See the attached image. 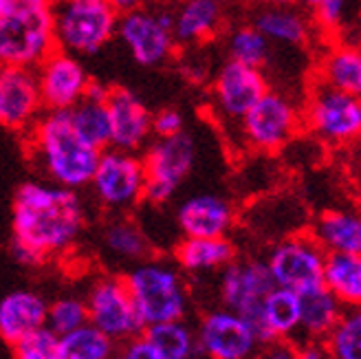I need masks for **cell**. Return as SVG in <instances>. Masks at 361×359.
Returning a JSON list of instances; mask_svg holds the SVG:
<instances>
[{"mask_svg": "<svg viewBox=\"0 0 361 359\" xmlns=\"http://www.w3.org/2000/svg\"><path fill=\"white\" fill-rule=\"evenodd\" d=\"M86 229L80 192L31 178L18 185L11 205L9 251L23 267H42L73 249Z\"/></svg>", "mask_w": 361, "mask_h": 359, "instance_id": "1", "label": "cell"}, {"mask_svg": "<svg viewBox=\"0 0 361 359\" xmlns=\"http://www.w3.org/2000/svg\"><path fill=\"white\" fill-rule=\"evenodd\" d=\"M25 150L42 181L82 192L93 178L99 150L80 139L68 113L44 111L23 135Z\"/></svg>", "mask_w": 361, "mask_h": 359, "instance_id": "2", "label": "cell"}, {"mask_svg": "<svg viewBox=\"0 0 361 359\" xmlns=\"http://www.w3.org/2000/svg\"><path fill=\"white\" fill-rule=\"evenodd\" d=\"M56 49L51 3L7 0L0 9V66L35 71Z\"/></svg>", "mask_w": 361, "mask_h": 359, "instance_id": "3", "label": "cell"}, {"mask_svg": "<svg viewBox=\"0 0 361 359\" xmlns=\"http://www.w3.org/2000/svg\"><path fill=\"white\" fill-rule=\"evenodd\" d=\"M123 282L146 329L188 317L190 289L174 262L159 258L137 262L123 274Z\"/></svg>", "mask_w": 361, "mask_h": 359, "instance_id": "4", "label": "cell"}, {"mask_svg": "<svg viewBox=\"0 0 361 359\" xmlns=\"http://www.w3.org/2000/svg\"><path fill=\"white\" fill-rule=\"evenodd\" d=\"M119 16L111 0H53L56 44L82 60L97 56L117 38Z\"/></svg>", "mask_w": 361, "mask_h": 359, "instance_id": "5", "label": "cell"}, {"mask_svg": "<svg viewBox=\"0 0 361 359\" xmlns=\"http://www.w3.org/2000/svg\"><path fill=\"white\" fill-rule=\"evenodd\" d=\"M117 40L139 66H166L178 53L172 33V7L154 0L141 9L121 13L117 25Z\"/></svg>", "mask_w": 361, "mask_h": 359, "instance_id": "6", "label": "cell"}, {"mask_svg": "<svg viewBox=\"0 0 361 359\" xmlns=\"http://www.w3.org/2000/svg\"><path fill=\"white\" fill-rule=\"evenodd\" d=\"M141 161L146 170L143 203L168 205L194 170L196 141L188 130L168 139H152L143 148Z\"/></svg>", "mask_w": 361, "mask_h": 359, "instance_id": "7", "label": "cell"}, {"mask_svg": "<svg viewBox=\"0 0 361 359\" xmlns=\"http://www.w3.org/2000/svg\"><path fill=\"white\" fill-rule=\"evenodd\" d=\"M302 128V109L282 91H269L238 123L243 143L254 152L274 154L295 139Z\"/></svg>", "mask_w": 361, "mask_h": 359, "instance_id": "8", "label": "cell"}, {"mask_svg": "<svg viewBox=\"0 0 361 359\" xmlns=\"http://www.w3.org/2000/svg\"><path fill=\"white\" fill-rule=\"evenodd\" d=\"M88 190L102 209L111 214H128L143 203L146 170L141 154L117 148L102 150Z\"/></svg>", "mask_w": 361, "mask_h": 359, "instance_id": "9", "label": "cell"}, {"mask_svg": "<svg viewBox=\"0 0 361 359\" xmlns=\"http://www.w3.org/2000/svg\"><path fill=\"white\" fill-rule=\"evenodd\" d=\"M274 289L276 284L271 280L264 260L236 258L219 272V298L223 309L238 313L243 320H247L260 346L271 342L262 322V302Z\"/></svg>", "mask_w": 361, "mask_h": 359, "instance_id": "10", "label": "cell"}, {"mask_svg": "<svg viewBox=\"0 0 361 359\" xmlns=\"http://www.w3.org/2000/svg\"><path fill=\"white\" fill-rule=\"evenodd\" d=\"M84 302L88 324L111 337L117 346L146 331L141 317L137 315L133 298L126 289L123 276L102 274L93 278L84 293Z\"/></svg>", "mask_w": 361, "mask_h": 359, "instance_id": "11", "label": "cell"}, {"mask_svg": "<svg viewBox=\"0 0 361 359\" xmlns=\"http://www.w3.org/2000/svg\"><path fill=\"white\" fill-rule=\"evenodd\" d=\"M302 126L324 143L346 146L361 135V99L315 82L302 106Z\"/></svg>", "mask_w": 361, "mask_h": 359, "instance_id": "12", "label": "cell"}, {"mask_svg": "<svg viewBox=\"0 0 361 359\" xmlns=\"http://www.w3.org/2000/svg\"><path fill=\"white\" fill-rule=\"evenodd\" d=\"M324 260H326V251L313 241L311 234H291L271 247L264 264L278 289L304 293L322 286Z\"/></svg>", "mask_w": 361, "mask_h": 359, "instance_id": "13", "label": "cell"}, {"mask_svg": "<svg viewBox=\"0 0 361 359\" xmlns=\"http://www.w3.org/2000/svg\"><path fill=\"white\" fill-rule=\"evenodd\" d=\"M271 86L262 68L225 60L209 80V106L223 123H231L238 128L243 117L251 111V106Z\"/></svg>", "mask_w": 361, "mask_h": 359, "instance_id": "14", "label": "cell"}, {"mask_svg": "<svg viewBox=\"0 0 361 359\" xmlns=\"http://www.w3.org/2000/svg\"><path fill=\"white\" fill-rule=\"evenodd\" d=\"M198 357L203 359H256L260 342L247 320L227 309L205 311L194 329Z\"/></svg>", "mask_w": 361, "mask_h": 359, "instance_id": "15", "label": "cell"}, {"mask_svg": "<svg viewBox=\"0 0 361 359\" xmlns=\"http://www.w3.org/2000/svg\"><path fill=\"white\" fill-rule=\"evenodd\" d=\"M35 80H38V91L44 111L62 113L80 104L86 97L90 84H93V78L84 66V60L60 49L53 51L35 68Z\"/></svg>", "mask_w": 361, "mask_h": 359, "instance_id": "16", "label": "cell"}, {"mask_svg": "<svg viewBox=\"0 0 361 359\" xmlns=\"http://www.w3.org/2000/svg\"><path fill=\"white\" fill-rule=\"evenodd\" d=\"M106 106L111 117V148L141 154L152 141V111L146 102L130 88L111 86Z\"/></svg>", "mask_w": 361, "mask_h": 359, "instance_id": "17", "label": "cell"}, {"mask_svg": "<svg viewBox=\"0 0 361 359\" xmlns=\"http://www.w3.org/2000/svg\"><path fill=\"white\" fill-rule=\"evenodd\" d=\"M42 113L35 71L0 66V126L25 135Z\"/></svg>", "mask_w": 361, "mask_h": 359, "instance_id": "18", "label": "cell"}, {"mask_svg": "<svg viewBox=\"0 0 361 359\" xmlns=\"http://www.w3.org/2000/svg\"><path fill=\"white\" fill-rule=\"evenodd\" d=\"M174 219L183 238H227L236 225V207L221 194L201 192L180 201Z\"/></svg>", "mask_w": 361, "mask_h": 359, "instance_id": "19", "label": "cell"}, {"mask_svg": "<svg viewBox=\"0 0 361 359\" xmlns=\"http://www.w3.org/2000/svg\"><path fill=\"white\" fill-rule=\"evenodd\" d=\"M227 29V9L214 0H185L172 7V33L178 51L203 49Z\"/></svg>", "mask_w": 361, "mask_h": 359, "instance_id": "20", "label": "cell"}, {"mask_svg": "<svg viewBox=\"0 0 361 359\" xmlns=\"http://www.w3.org/2000/svg\"><path fill=\"white\" fill-rule=\"evenodd\" d=\"M47 300L33 289H16L0 300V339L16 344L18 339L47 324Z\"/></svg>", "mask_w": 361, "mask_h": 359, "instance_id": "21", "label": "cell"}, {"mask_svg": "<svg viewBox=\"0 0 361 359\" xmlns=\"http://www.w3.org/2000/svg\"><path fill=\"white\" fill-rule=\"evenodd\" d=\"M249 23L274 47H288V49L304 47L311 40L313 33V20L298 5L256 9Z\"/></svg>", "mask_w": 361, "mask_h": 359, "instance_id": "22", "label": "cell"}, {"mask_svg": "<svg viewBox=\"0 0 361 359\" xmlns=\"http://www.w3.org/2000/svg\"><path fill=\"white\" fill-rule=\"evenodd\" d=\"M108 91H111V86L93 80L86 97L71 111H66L68 121L73 126V130L80 135V139L99 152L111 148V117H108L106 106Z\"/></svg>", "mask_w": 361, "mask_h": 359, "instance_id": "23", "label": "cell"}, {"mask_svg": "<svg viewBox=\"0 0 361 359\" xmlns=\"http://www.w3.org/2000/svg\"><path fill=\"white\" fill-rule=\"evenodd\" d=\"M313 241L326 254L361 256V212L353 209H326L313 221Z\"/></svg>", "mask_w": 361, "mask_h": 359, "instance_id": "24", "label": "cell"}, {"mask_svg": "<svg viewBox=\"0 0 361 359\" xmlns=\"http://www.w3.org/2000/svg\"><path fill=\"white\" fill-rule=\"evenodd\" d=\"M238 256L236 245L227 238H180L172 249L174 264L188 276L221 272Z\"/></svg>", "mask_w": 361, "mask_h": 359, "instance_id": "25", "label": "cell"}, {"mask_svg": "<svg viewBox=\"0 0 361 359\" xmlns=\"http://www.w3.org/2000/svg\"><path fill=\"white\" fill-rule=\"evenodd\" d=\"M300 296V342H324L339 322L344 307L326 286H315Z\"/></svg>", "mask_w": 361, "mask_h": 359, "instance_id": "26", "label": "cell"}, {"mask_svg": "<svg viewBox=\"0 0 361 359\" xmlns=\"http://www.w3.org/2000/svg\"><path fill=\"white\" fill-rule=\"evenodd\" d=\"M102 243L106 251L117 260L126 262H143L152 258L154 247L143 231L128 214H115L102 229Z\"/></svg>", "mask_w": 361, "mask_h": 359, "instance_id": "27", "label": "cell"}, {"mask_svg": "<svg viewBox=\"0 0 361 359\" xmlns=\"http://www.w3.org/2000/svg\"><path fill=\"white\" fill-rule=\"evenodd\" d=\"M317 82L361 99V49L350 44L329 49L317 64Z\"/></svg>", "mask_w": 361, "mask_h": 359, "instance_id": "28", "label": "cell"}, {"mask_svg": "<svg viewBox=\"0 0 361 359\" xmlns=\"http://www.w3.org/2000/svg\"><path fill=\"white\" fill-rule=\"evenodd\" d=\"M322 284L344 309L361 307V256L326 254Z\"/></svg>", "mask_w": 361, "mask_h": 359, "instance_id": "29", "label": "cell"}, {"mask_svg": "<svg viewBox=\"0 0 361 359\" xmlns=\"http://www.w3.org/2000/svg\"><path fill=\"white\" fill-rule=\"evenodd\" d=\"M223 44H225V60L238 62L245 66L262 68L274 58V44L251 25V23H238L233 27H227L223 31Z\"/></svg>", "mask_w": 361, "mask_h": 359, "instance_id": "30", "label": "cell"}, {"mask_svg": "<svg viewBox=\"0 0 361 359\" xmlns=\"http://www.w3.org/2000/svg\"><path fill=\"white\" fill-rule=\"evenodd\" d=\"M262 322L271 339H293V342H298L300 296L276 286L262 302Z\"/></svg>", "mask_w": 361, "mask_h": 359, "instance_id": "31", "label": "cell"}, {"mask_svg": "<svg viewBox=\"0 0 361 359\" xmlns=\"http://www.w3.org/2000/svg\"><path fill=\"white\" fill-rule=\"evenodd\" d=\"M143 335L159 351L161 359H198L196 333L194 327L188 324V320L148 327Z\"/></svg>", "mask_w": 361, "mask_h": 359, "instance_id": "32", "label": "cell"}, {"mask_svg": "<svg viewBox=\"0 0 361 359\" xmlns=\"http://www.w3.org/2000/svg\"><path fill=\"white\" fill-rule=\"evenodd\" d=\"M117 344L95 327L84 324L75 331L58 337L56 359H111Z\"/></svg>", "mask_w": 361, "mask_h": 359, "instance_id": "33", "label": "cell"}, {"mask_svg": "<svg viewBox=\"0 0 361 359\" xmlns=\"http://www.w3.org/2000/svg\"><path fill=\"white\" fill-rule=\"evenodd\" d=\"M324 344L333 359H361V307L344 309Z\"/></svg>", "mask_w": 361, "mask_h": 359, "instance_id": "34", "label": "cell"}, {"mask_svg": "<svg viewBox=\"0 0 361 359\" xmlns=\"http://www.w3.org/2000/svg\"><path fill=\"white\" fill-rule=\"evenodd\" d=\"M88 324L86 302L80 296H60L47 304V329L58 337Z\"/></svg>", "mask_w": 361, "mask_h": 359, "instance_id": "35", "label": "cell"}, {"mask_svg": "<svg viewBox=\"0 0 361 359\" xmlns=\"http://www.w3.org/2000/svg\"><path fill=\"white\" fill-rule=\"evenodd\" d=\"M359 0H319L313 9V27L324 33L339 31L353 18Z\"/></svg>", "mask_w": 361, "mask_h": 359, "instance_id": "36", "label": "cell"}, {"mask_svg": "<svg viewBox=\"0 0 361 359\" xmlns=\"http://www.w3.org/2000/svg\"><path fill=\"white\" fill-rule=\"evenodd\" d=\"M13 359H56L58 335L47 327L33 331L11 344Z\"/></svg>", "mask_w": 361, "mask_h": 359, "instance_id": "37", "label": "cell"}, {"mask_svg": "<svg viewBox=\"0 0 361 359\" xmlns=\"http://www.w3.org/2000/svg\"><path fill=\"white\" fill-rule=\"evenodd\" d=\"M185 133V115L183 111L166 106L152 113V139H168Z\"/></svg>", "mask_w": 361, "mask_h": 359, "instance_id": "38", "label": "cell"}, {"mask_svg": "<svg viewBox=\"0 0 361 359\" xmlns=\"http://www.w3.org/2000/svg\"><path fill=\"white\" fill-rule=\"evenodd\" d=\"M117 355L121 359H161L159 351L152 346V342L146 337V335H137L128 342H123L117 346Z\"/></svg>", "mask_w": 361, "mask_h": 359, "instance_id": "39", "label": "cell"}, {"mask_svg": "<svg viewBox=\"0 0 361 359\" xmlns=\"http://www.w3.org/2000/svg\"><path fill=\"white\" fill-rule=\"evenodd\" d=\"M258 359H295L298 357V342L293 339H271V342L262 344Z\"/></svg>", "mask_w": 361, "mask_h": 359, "instance_id": "40", "label": "cell"}, {"mask_svg": "<svg viewBox=\"0 0 361 359\" xmlns=\"http://www.w3.org/2000/svg\"><path fill=\"white\" fill-rule=\"evenodd\" d=\"M295 359H333L329 346L324 342H298V357Z\"/></svg>", "mask_w": 361, "mask_h": 359, "instance_id": "41", "label": "cell"}, {"mask_svg": "<svg viewBox=\"0 0 361 359\" xmlns=\"http://www.w3.org/2000/svg\"><path fill=\"white\" fill-rule=\"evenodd\" d=\"M183 73L192 82H209L212 80L209 66L205 62H198V56H190V62L183 64Z\"/></svg>", "mask_w": 361, "mask_h": 359, "instance_id": "42", "label": "cell"}, {"mask_svg": "<svg viewBox=\"0 0 361 359\" xmlns=\"http://www.w3.org/2000/svg\"><path fill=\"white\" fill-rule=\"evenodd\" d=\"M111 3L119 13H128V11H135V9H141L154 3V0H111Z\"/></svg>", "mask_w": 361, "mask_h": 359, "instance_id": "43", "label": "cell"}, {"mask_svg": "<svg viewBox=\"0 0 361 359\" xmlns=\"http://www.w3.org/2000/svg\"><path fill=\"white\" fill-rule=\"evenodd\" d=\"M256 9L262 7H282V5H295V0H249Z\"/></svg>", "mask_w": 361, "mask_h": 359, "instance_id": "44", "label": "cell"}, {"mask_svg": "<svg viewBox=\"0 0 361 359\" xmlns=\"http://www.w3.org/2000/svg\"><path fill=\"white\" fill-rule=\"evenodd\" d=\"M317 3H319V0H295V5H298V7H302V9H311V11L315 9Z\"/></svg>", "mask_w": 361, "mask_h": 359, "instance_id": "45", "label": "cell"}, {"mask_svg": "<svg viewBox=\"0 0 361 359\" xmlns=\"http://www.w3.org/2000/svg\"><path fill=\"white\" fill-rule=\"evenodd\" d=\"M157 3L166 5V7H176V5H180V3H185V0H157Z\"/></svg>", "mask_w": 361, "mask_h": 359, "instance_id": "46", "label": "cell"}, {"mask_svg": "<svg viewBox=\"0 0 361 359\" xmlns=\"http://www.w3.org/2000/svg\"><path fill=\"white\" fill-rule=\"evenodd\" d=\"M214 3H219V5H223V7L227 9V7H231V5H236L238 0H214Z\"/></svg>", "mask_w": 361, "mask_h": 359, "instance_id": "47", "label": "cell"}, {"mask_svg": "<svg viewBox=\"0 0 361 359\" xmlns=\"http://www.w3.org/2000/svg\"><path fill=\"white\" fill-rule=\"evenodd\" d=\"M5 3H7V0H0V9H3V7H5Z\"/></svg>", "mask_w": 361, "mask_h": 359, "instance_id": "48", "label": "cell"}, {"mask_svg": "<svg viewBox=\"0 0 361 359\" xmlns=\"http://www.w3.org/2000/svg\"><path fill=\"white\" fill-rule=\"evenodd\" d=\"M111 359H121V357H119V355H117V353H115V355H113V357H111Z\"/></svg>", "mask_w": 361, "mask_h": 359, "instance_id": "49", "label": "cell"}, {"mask_svg": "<svg viewBox=\"0 0 361 359\" xmlns=\"http://www.w3.org/2000/svg\"><path fill=\"white\" fill-rule=\"evenodd\" d=\"M42 3H53V0H42Z\"/></svg>", "mask_w": 361, "mask_h": 359, "instance_id": "50", "label": "cell"}, {"mask_svg": "<svg viewBox=\"0 0 361 359\" xmlns=\"http://www.w3.org/2000/svg\"><path fill=\"white\" fill-rule=\"evenodd\" d=\"M256 359H258V357H256Z\"/></svg>", "mask_w": 361, "mask_h": 359, "instance_id": "51", "label": "cell"}, {"mask_svg": "<svg viewBox=\"0 0 361 359\" xmlns=\"http://www.w3.org/2000/svg\"><path fill=\"white\" fill-rule=\"evenodd\" d=\"M359 137H361V135H359Z\"/></svg>", "mask_w": 361, "mask_h": 359, "instance_id": "52", "label": "cell"}]
</instances>
